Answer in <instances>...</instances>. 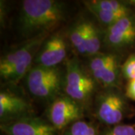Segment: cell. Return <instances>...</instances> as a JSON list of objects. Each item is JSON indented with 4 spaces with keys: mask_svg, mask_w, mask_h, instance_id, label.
Returning <instances> with one entry per match:
<instances>
[{
    "mask_svg": "<svg viewBox=\"0 0 135 135\" xmlns=\"http://www.w3.org/2000/svg\"><path fill=\"white\" fill-rule=\"evenodd\" d=\"M67 8L56 0H25L22 2L19 17L21 35L28 40L47 35L65 21Z\"/></svg>",
    "mask_w": 135,
    "mask_h": 135,
    "instance_id": "6da1fadb",
    "label": "cell"
},
{
    "mask_svg": "<svg viewBox=\"0 0 135 135\" xmlns=\"http://www.w3.org/2000/svg\"><path fill=\"white\" fill-rule=\"evenodd\" d=\"M99 85L77 58L65 63L63 80V93L85 107L95 96Z\"/></svg>",
    "mask_w": 135,
    "mask_h": 135,
    "instance_id": "7a4b0ae2",
    "label": "cell"
},
{
    "mask_svg": "<svg viewBox=\"0 0 135 135\" xmlns=\"http://www.w3.org/2000/svg\"><path fill=\"white\" fill-rule=\"evenodd\" d=\"M64 72L60 67L33 65L26 76L29 93L41 101L50 102L63 92Z\"/></svg>",
    "mask_w": 135,
    "mask_h": 135,
    "instance_id": "3957f363",
    "label": "cell"
},
{
    "mask_svg": "<svg viewBox=\"0 0 135 135\" xmlns=\"http://www.w3.org/2000/svg\"><path fill=\"white\" fill-rule=\"evenodd\" d=\"M94 98L95 116L104 126L119 125L128 113V98L119 88L101 89Z\"/></svg>",
    "mask_w": 135,
    "mask_h": 135,
    "instance_id": "277c9868",
    "label": "cell"
},
{
    "mask_svg": "<svg viewBox=\"0 0 135 135\" xmlns=\"http://www.w3.org/2000/svg\"><path fill=\"white\" fill-rule=\"evenodd\" d=\"M122 65L119 53H99L89 57L87 70L101 89L119 88Z\"/></svg>",
    "mask_w": 135,
    "mask_h": 135,
    "instance_id": "5b68a950",
    "label": "cell"
},
{
    "mask_svg": "<svg viewBox=\"0 0 135 135\" xmlns=\"http://www.w3.org/2000/svg\"><path fill=\"white\" fill-rule=\"evenodd\" d=\"M85 107L65 93L59 94L50 102L47 109V119L62 133L67 127L83 119Z\"/></svg>",
    "mask_w": 135,
    "mask_h": 135,
    "instance_id": "8992f818",
    "label": "cell"
},
{
    "mask_svg": "<svg viewBox=\"0 0 135 135\" xmlns=\"http://www.w3.org/2000/svg\"><path fill=\"white\" fill-rule=\"evenodd\" d=\"M135 44V15L126 16L106 28L103 35V45L118 53Z\"/></svg>",
    "mask_w": 135,
    "mask_h": 135,
    "instance_id": "52a82bcc",
    "label": "cell"
},
{
    "mask_svg": "<svg viewBox=\"0 0 135 135\" xmlns=\"http://www.w3.org/2000/svg\"><path fill=\"white\" fill-rule=\"evenodd\" d=\"M68 55L66 37L61 32L50 35L44 41L35 56L33 65L46 68L59 67Z\"/></svg>",
    "mask_w": 135,
    "mask_h": 135,
    "instance_id": "ba28073f",
    "label": "cell"
},
{
    "mask_svg": "<svg viewBox=\"0 0 135 135\" xmlns=\"http://www.w3.org/2000/svg\"><path fill=\"white\" fill-rule=\"evenodd\" d=\"M0 129L5 135H61L47 119L36 116L1 123Z\"/></svg>",
    "mask_w": 135,
    "mask_h": 135,
    "instance_id": "9c48e42d",
    "label": "cell"
},
{
    "mask_svg": "<svg viewBox=\"0 0 135 135\" xmlns=\"http://www.w3.org/2000/svg\"><path fill=\"white\" fill-rule=\"evenodd\" d=\"M33 107L24 98L9 92H0V121L7 123L33 116Z\"/></svg>",
    "mask_w": 135,
    "mask_h": 135,
    "instance_id": "30bf717a",
    "label": "cell"
},
{
    "mask_svg": "<svg viewBox=\"0 0 135 135\" xmlns=\"http://www.w3.org/2000/svg\"><path fill=\"white\" fill-rule=\"evenodd\" d=\"M47 35H43L28 40L26 43L5 53L0 60V76L3 77L17 62L32 53H37Z\"/></svg>",
    "mask_w": 135,
    "mask_h": 135,
    "instance_id": "8fae6325",
    "label": "cell"
},
{
    "mask_svg": "<svg viewBox=\"0 0 135 135\" xmlns=\"http://www.w3.org/2000/svg\"><path fill=\"white\" fill-rule=\"evenodd\" d=\"M86 56L91 57L100 53L103 45V35L100 29L91 21L85 20Z\"/></svg>",
    "mask_w": 135,
    "mask_h": 135,
    "instance_id": "7c38bea8",
    "label": "cell"
},
{
    "mask_svg": "<svg viewBox=\"0 0 135 135\" xmlns=\"http://www.w3.org/2000/svg\"><path fill=\"white\" fill-rule=\"evenodd\" d=\"M68 38L78 55L86 56L85 20H80L73 25L68 32Z\"/></svg>",
    "mask_w": 135,
    "mask_h": 135,
    "instance_id": "4fadbf2b",
    "label": "cell"
},
{
    "mask_svg": "<svg viewBox=\"0 0 135 135\" xmlns=\"http://www.w3.org/2000/svg\"><path fill=\"white\" fill-rule=\"evenodd\" d=\"M84 4L116 15H119L122 17L133 14L129 7L130 5L126 3V2L116 0H92L84 2Z\"/></svg>",
    "mask_w": 135,
    "mask_h": 135,
    "instance_id": "5bb4252c",
    "label": "cell"
},
{
    "mask_svg": "<svg viewBox=\"0 0 135 135\" xmlns=\"http://www.w3.org/2000/svg\"><path fill=\"white\" fill-rule=\"evenodd\" d=\"M61 135H101V131L93 122L81 119L67 127Z\"/></svg>",
    "mask_w": 135,
    "mask_h": 135,
    "instance_id": "9a60e30c",
    "label": "cell"
},
{
    "mask_svg": "<svg viewBox=\"0 0 135 135\" xmlns=\"http://www.w3.org/2000/svg\"><path fill=\"white\" fill-rule=\"evenodd\" d=\"M86 6L89 11L96 17L98 22H100L102 25L105 26L106 28L116 23L119 20L124 17L119 15L111 13L109 11L99 9L98 8H95L92 6H89V5H86Z\"/></svg>",
    "mask_w": 135,
    "mask_h": 135,
    "instance_id": "2e32d148",
    "label": "cell"
},
{
    "mask_svg": "<svg viewBox=\"0 0 135 135\" xmlns=\"http://www.w3.org/2000/svg\"><path fill=\"white\" fill-rule=\"evenodd\" d=\"M101 135H135V126L119 124L106 126L101 131Z\"/></svg>",
    "mask_w": 135,
    "mask_h": 135,
    "instance_id": "e0dca14e",
    "label": "cell"
},
{
    "mask_svg": "<svg viewBox=\"0 0 135 135\" xmlns=\"http://www.w3.org/2000/svg\"><path fill=\"white\" fill-rule=\"evenodd\" d=\"M122 75L128 80L135 79V53L131 54L122 63Z\"/></svg>",
    "mask_w": 135,
    "mask_h": 135,
    "instance_id": "ac0fdd59",
    "label": "cell"
},
{
    "mask_svg": "<svg viewBox=\"0 0 135 135\" xmlns=\"http://www.w3.org/2000/svg\"><path fill=\"white\" fill-rule=\"evenodd\" d=\"M125 94L127 98L135 101V79L128 80L126 85Z\"/></svg>",
    "mask_w": 135,
    "mask_h": 135,
    "instance_id": "d6986e66",
    "label": "cell"
},
{
    "mask_svg": "<svg viewBox=\"0 0 135 135\" xmlns=\"http://www.w3.org/2000/svg\"><path fill=\"white\" fill-rule=\"evenodd\" d=\"M2 135H5V134H2Z\"/></svg>",
    "mask_w": 135,
    "mask_h": 135,
    "instance_id": "ffe728a7",
    "label": "cell"
}]
</instances>
